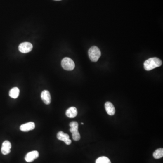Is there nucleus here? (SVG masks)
Here are the masks:
<instances>
[{"mask_svg":"<svg viewBox=\"0 0 163 163\" xmlns=\"http://www.w3.org/2000/svg\"><path fill=\"white\" fill-rule=\"evenodd\" d=\"M82 125H84V123H83V122H82V123H81Z\"/></svg>","mask_w":163,"mask_h":163,"instance_id":"obj_16","label":"nucleus"},{"mask_svg":"<svg viewBox=\"0 0 163 163\" xmlns=\"http://www.w3.org/2000/svg\"><path fill=\"white\" fill-rule=\"evenodd\" d=\"M162 65V62L158 58H151L144 62V69L147 71H150L156 67H159Z\"/></svg>","mask_w":163,"mask_h":163,"instance_id":"obj_1","label":"nucleus"},{"mask_svg":"<svg viewBox=\"0 0 163 163\" xmlns=\"http://www.w3.org/2000/svg\"><path fill=\"white\" fill-rule=\"evenodd\" d=\"M35 128V124L33 122H29L28 123L22 124L20 126V129L23 132H27L30 131L34 130Z\"/></svg>","mask_w":163,"mask_h":163,"instance_id":"obj_10","label":"nucleus"},{"mask_svg":"<svg viewBox=\"0 0 163 163\" xmlns=\"http://www.w3.org/2000/svg\"><path fill=\"white\" fill-rule=\"evenodd\" d=\"M96 163H111V160L106 156H102L97 159Z\"/></svg>","mask_w":163,"mask_h":163,"instance_id":"obj_15","label":"nucleus"},{"mask_svg":"<svg viewBox=\"0 0 163 163\" xmlns=\"http://www.w3.org/2000/svg\"><path fill=\"white\" fill-rule=\"evenodd\" d=\"M41 98L43 102L46 105H49L51 102V94L47 90H44L41 94Z\"/></svg>","mask_w":163,"mask_h":163,"instance_id":"obj_8","label":"nucleus"},{"mask_svg":"<svg viewBox=\"0 0 163 163\" xmlns=\"http://www.w3.org/2000/svg\"><path fill=\"white\" fill-rule=\"evenodd\" d=\"M78 115V111L75 107H71L67 110L66 112V115L68 117L74 118Z\"/></svg>","mask_w":163,"mask_h":163,"instance_id":"obj_12","label":"nucleus"},{"mask_svg":"<svg viewBox=\"0 0 163 163\" xmlns=\"http://www.w3.org/2000/svg\"><path fill=\"white\" fill-rule=\"evenodd\" d=\"M163 156V148H159L155 150L153 153V157L155 159H159Z\"/></svg>","mask_w":163,"mask_h":163,"instance_id":"obj_14","label":"nucleus"},{"mask_svg":"<svg viewBox=\"0 0 163 163\" xmlns=\"http://www.w3.org/2000/svg\"><path fill=\"white\" fill-rule=\"evenodd\" d=\"M88 53L91 60L94 62L98 61L101 56V52L99 48L95 46L91 47L89 49Z\"/></svg>","mask_w":163,"mask_h":163,"instance_id":"obj_2","label":"nucleus"},{"mask_svg":"<svg viewBox=\"0 0 163 163\" xmlns=\"http://www.w3.org/2000/svg\"><path fill=\"white\" fill-rule=\"evenodd\" d=\"M32 44L29 42L22 43L19 46V50L22 53H27L32 51Z\"/></svg>","mask_w":163,"mask_h":163,"instance_id":"obj_5","label":"nucleus"},{"mask_svg":"<svg viewBox=\"0 0 163 163\" xmlns=\"http://www.w3.org/2000/svg\"><path fill=\"white\" fill-rule=\"evenodd\" d=\"M58 140L65 142L67 145H70L72 143L71 140L70 139V136L68 134L64 133L62 131H59L57 135Z\"/></svg>","mask_w":163,"mask_h":163,"instance_id":"obj_6","label":"nucleus"},{"mask_svg":"<svg viewBox=\"0 0 163 163\" xmlns=\"http://www.w3.org/2000/svg\"><path fill=\"white\" fill-rule=\"evenodd\" d=\"M11 144L8 141H5L2 143L1 147V153L4 155H8L11 152Z\"/></svg>","mask_w":163,"mask_h":163,"instance_id":"obj_9","label":"nucleus"},{"mask_svg":"<svg viewBox=\"0 0 163 163\" xmlns=\"http://www.w3.org/2000/svg\"><path fill=\"white\" fill-rule=\"evenodd\" d=\"M105 108L106 112L108 115L113 116L115 114V108L111 102H106L105 104Z\"/></svg>","mask_w":163,"mask_h":163,"instance_id":"obj_11","label":"nucleus"},{"mask_svg":"<svg viewBox=\"0 0 163 163\" xmlns=\"http://www.w3.org/2000/svg\"><path fill=\"white\" fill-rule=\"evenodd\" d=\"M19 89L17 87L12 88L9 92V96L14 99L17 98L19 96Z\"/></svg>","mask_w":163,"mask_h":163,"instance_id":"obj_13","label":"nucleus"},{"mask_svg":"<svg viewBox=\"0 0 163 163\" xmlns=\"http://www.w3.org/2000/svg\"><path fill=\"white\" fill-rule=\"evenodd\" d=\"M55 1H60V0H55Z\"/></svg>","mask_w":163,"mask_h":163,"instance_id":"obj_17","label":"nucleus"},{"mask_svg":"<svg viewBox=\"0 0 163 163\" xmlns=\"http://www.w3.org/2000/svg\"><path fill=\"white\" fill-rule=\"evenodd\" d=\"M61 65L64 70L67 71H71L75 67V63L74 61L70 58L66 57L63 59Z\"/></svg>","mask_w":163,"mask_h":163,"instance_id":"obj_4","label":"nucleus"},{"mask_svg":"<svg viewBox=\"0 0 163 163\" xmlns=\"http://www.w3.org/2000/svg\"><path fill=\"white\" fill-rule=\"evenodd\" d=\"M70 131L72 133V139L75 141H78L80 139L81 136L78 131L79 124L76 122H72L70 124Z\"/></svg>","mask_w":163,"mask_h":163,"instance_id":"obj_3","label":"nucleus"},{"mask_svg":"<svg viewBox=\"0 0 163 163\" xmlns=\"http://www.w3.org/2000/svg\"><path fill=\"white\" fill-rule=\"evenodd\" d=\"M39 156V153L36 150L31 151L26 154L25 157V161L27 162H33Z\"/></svg>","mask_w":163,"mask_h":163,"instance_id":"obj_7","label":"nucleus"}]
</instances>
